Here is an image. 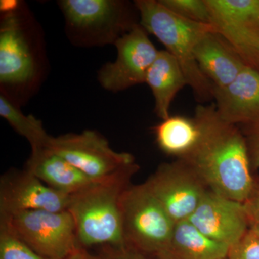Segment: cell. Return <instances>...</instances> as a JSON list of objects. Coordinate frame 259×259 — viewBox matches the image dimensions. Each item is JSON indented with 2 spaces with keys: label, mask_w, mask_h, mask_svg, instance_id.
Wrapping results in <instances>:
<instances>
[{
  "label": "cell",
  "mask_w": 259,
  "mask_h": 259,
  "mask_svg": "<svg viewBox=\"0 0 259 259\" xmlns=\"http://www.w3.org/2000/svg\"><path fill=\"white\" fill-rule=\"evenodd\" d=\"M59 6L73 42L81 46L115 44L139 23L128 3L117 0H62Z\"/></svg>",
  "instance_id": "obj_4"
},
{
  "label": "cell",
  "mask_w": 259,
  "mask_h": 259,
  "mask_svg": "<svg viewBox=\"0 0 259 259\" xmlns=\"http://www.w3.org/2000/svg\"><path fill=\"white\" fill-rule=\"evenodd\" d=\"M66 259H95V258L89 255L87 252H85L81 248H79Z\"/></svg>",
  "instance_id": "obj_27"
},
{
  "label": "cell",
  "mask_w": 259,
  "mask_h": 259,
  "mask_svg": "<svg viewBox=\"0 0 259 259\" xmlns=\"http://www.w3.org/2000/svg\"><path fill=\"white\" fill-rule=\"evenodd\" d=\"M194 117L199 128L198 141L180 160L197 174L209 190L243 203L254 176L241 130L223 120L214 103L198 105Z\"/></svg>",
  "instance_id": "obj_1"
},
{
  "label": "cell",
  "mask_w": 259,
  "mask_h": 259,
  "mask_svg": "<svg viewBox=\"0 0 259 259\" xmlns=\"http://www.w3.org/2000/svg\"><path fill=\"white\" fill-rule=\"evenodd\" d=\"M194 54L214 90L229 85L247 66L231 44L216 31L207 32L199 39Z\"/></svg>",
  "instance_id": "obj_15"
},
{
  "label": "cell",
  "mask_w": 259,
  "mask_h": 259,
  "mask_svg": "<svg viewBox=\"0 0 259 259\" xmlns=\"http://www.w3.org/2000/svg\"><path fill=\"white\" fill-rule=\"evenodd\" d=\"M70 197L51 188L26 169L9 171L0 180V217L28 210L67 211Z\"/></svg>",
  "instance_id": "obj_12"
},
{
  "label": "cell",
  "mask_w": 259,
  "mask_h": 259,
  "mask_svg": "<svg viewBox=\"0 0 259 259\" xmlns=\"http://www.w3.org/2000/svg\"><path fill=\"white\" fill-rule=\"evenodd\" d=\"M139 166L97 182L70 197L68 210L76 227L79 245L125 246L120 197Z\"/></svg>",
  "instance_id": "obj_2"
},
{
  "label": "cell",
  "mask_w": 259,
  "mask_h": 259,
  "mask_svg": "<svg viewBox=\"0 0 259 259\" xmlns=\"http://www.w3.org/2000/svg\"><path fill=\"white\" fill-rule=\"evenodd\" d=\"M228 259H259V234L250 228L236 244L230 247Z\"/></svg>",
  "instance_id": "obj_23"
},
{
  "label": "cell",
  "mask_w": 259,
  "mask_h": 259,
  "mask_svg": "<svg viewBox=\"0 0 259 259\" xmlns=\"http://www.w3.org/2000/svg\"><path fill=\"white\" fill-rule=\"evenodd\" d=\"M25 169L51 188L69 196L100 182L90 178L48 147L32 151Z\"/></svg>",
  "instance_id": "obj_16"
},
{
  "label": "cell",
  "mask_w": 259,
  "mask_h": 259,
  "mask_svg": "<svg viewBox=\"0 0 259 259\" xmlns=\"http://www.w3.org/2000/svg\"><path fill=\"white\" fill-rule=\"evenodd\" d=\"M146 83L154 97L155 112L162 120L170 115L172 102L187 79L177 59L166 50L158 51L157 57L146 75Z\"/></svg>",
  "instance_id": "obj_18"
},
{
  "label": "cell",
  "mask_w": 259,
  "mask_h": 259,
  "mask_svg": "<svg viewBox=\"0 0 259 259\" xmlns=\"http://www.w3.org/2000/svg\"><path fill=\"white\" fill-rule=\"evenodd\" d=\"M167 9L182 18L211 25L210 13L206 0H158Z\"/></svg>",
  "instance_id": "obj_21"
},
{
  "label": "cell",
  "mask_w": 259,
  "mask_h": 259,
  "mask_svg": "<svg viewBox=\"0 0 259 259\" xmlns=\"http://www.w3.org/2000/svg\"><path fill=\"white\" fill-rule=\"evenodd\" d=\"M135 6L139 15V24L148 33L154 35L180 64L187 85L200 102L214 99V87L206 77L196 61V44L207 32L215 31L208 24L191 21L167 9L156 0H137Z\"/></svg>",
  "instance_id": "obj_3"
},
{
  "label": "cell",
  "mask_w": 259,
  "mask_h": 259,
  "mask_svg": "<svg viewBox=\"0 0 259 259\" xmlns=\"http://www.w3.org/2000/svg\"><path fill=\"white\" fill-rule=\"evenodd\" d=\"M105 248L95 259H149L146 254L128 245L113 247L105 245Z\"/></svg>",
  "instance_id": "obj_25"
},
{
  "label": "cell",
  "mask_w": 259,
  "mask_h": 259,
  "mask_svg": "<svg viewBox=\"0 0 259 259\" xmlns=\"http://www.w3.org/2000/svg\"><path fill=\"white\" fill-rule=\"evenodd\" d=\"M0 83L4 87L23 88L35 82L38 62L28 23L20 3H1Z\"/></svg>",
  "instance_id": "obj_7"
},
{
  "label": "cell",
  "mask_w": 259,
  "mask_h": 259,
  "mask_svg": "<svg viewBox=\"0 0 259 259\" xmlns=\"http://www.w3.org/2000/svg\"><path fill=\"white\" fill-rule=\"evenodd\" d=\"M158 147L177 159L185 157L198 141L199 128L194 117L170 115L154 127Z\"/></svg>",
  "instance_id": "obj_19"
},
{
  "label": "cell",
  "mask_w": 259,
  "mask_h": 259,
  "mask_svg": "<svg viewBox=\"0 0 259 259\" xmlns=\"http://www.w3.org/2000/svg\"><path fill=\"white\" fill-rule=\"evenodd\" d=\"M250 228H253V229L259 234V224L252 225Z\"/></svg>",
  "instance_id": "obj_28"
},
{
  "label": "cell",
  "mask_w": 259,
  "mask_h": 259,
  "mask_svg": "<svg viewBox=\"0 0 259 259\" xmlns=\"http://www.w3.org/2000/svg\"><path fill=\"white\" fill-rule=\"evenodd\" d=\"M0 115L30 145L32 151L47 147L51 138L40 120L33 115H25L5 94L0 96Z\"/></svg>",
  "instance_id": "obj_20"
},
{
  "label": "cell",
  "mask_w": 259,
  "mask_h": 259,
  "mask_svg": "<svg viewBox=\"0 0 259 259\" xmlns=\"http://www.w3.org/2000/svg\"><path fill=\"white\" fill-rule=\"evenodd\" d=\"M230 247L204 236L189 221L175 224L169 239L155 255L157 259H223Z\"/></svg>",
  "instance_id": "obj_17"
},
{
  "label": "cell",
  "mask_w": 259,
  "mask_h": 259,
  "mask_svg": "<svg viewBox=\"0 0 259 259\" xmlns=\"http://www.w3.org/2000/svg\"><path fill=\"white\" fill-rule=\"evenodd\" d=\"M188 221L204 236L228 247L238 243L250 228L243 203L210 190Z\"/></svg>",
  "instance_id": "obj_13"
},
{
  "label": "cell",
  "mask_w": 259,
  "mask_h": 259,
  "mask_svg": "<svg viewBox=\"0 0 259 259\" xmlns=\"http://www.w3.org/2000/svg\"><path fill=\"white\" fill-rule=\"evenodd\" d=\"M47 147L95 181L139 167L132 154L115 151L93 131L51 136Z\"/></svg>",
  "instance_id": "obj_8"
},
{
  "label": "cell",
  "mask_w": 259,
  "mask_h": 259,
  "mask_svg": "<svg viewBox=\"0 0 259 259\" xmlns=\"http://www.w3.org/2000/svg\"><path fill=\"white\" fill-rule=\"evenodd\" d=\"M243 204L250 226L259 224V176L254 177L251 190Z\"/></svg>",
  "instance_id": "obj_26"
},
{
  "label": "cell",
  "mask_w": 259,
  "mask_h": 259,
  "mask_svg": "<svg viewBox=\"0 0 259 259\" xmlns=\"http://www.w3.org/2000/svg\"><path fill=\"white\" fill-rule=\"evenodd\" d=\"M144 184L175 223L188 221L209 190L180 159L162 163Z\"/></svg>",
  "instance_id": "obj_9"
},
{
  "label": "cell",
  "mask_w": 259,
  "mask_h": 259,
  "mask_svg": "<svg viewBox=\"0 0 259 259\" xmlns=\"http://www.w3.org/2000/svg\"><path fill=\"white\" fill-rule=\"evenodd\" d=\"M211 25L259 72V0H206Z\"/></svg>",
  "instance_id": "obj_10"
},
{
  "label": "cell",
  "mask_w": 259,
  "mask_h": 259,
  "mask_svg": "<svg viewBox=\"0 0 259 259\" xmlns=\"http://www.w3.org/2000/svg\"><path fill=\"white\" fill-rule=\"evenodd\" d=\"M117 58L98 72L104 89L117 93L146 82V75L158 51L140 24L120 37L115 44Z\"/></svg>",
  "instance_id": "obj_11"
},
{
  "label": "cell",
  "mask_w": 259,
  "mask_h": 259,
  "mask_svg": "<svg viewBox=\"0 0 259 259\" xmlns=\"http://www.w3.org/2000/svg\"><path fill=\"white\" fill-rule=\"evenodd\" d=\"M0 225L47 258L66 259L79 248L69 211H23L0 217Z\"/></svg>",
  "instance_id": "obj_6"
},
{
  "label": "cell",
  "mask_w": 259,
  "mask_h": 259,
  "mask_svg": "<svg viewBox=\"0 0 259 259\" xmlns=\"http://www.w3.org/2000/svg\"><path fill=\"white\" fill-rule=\"evenodd\" d=\"M216 110L228 123L243 125L259 116V72L245 66L226 88L214 90Z\"/></svg>",
  "instance_id": "obj_14"
},
{
  "label": "cell",
  "mask_w": 259,
  "mask_h": 259,
  "mask_svg": "<svg viewBox=\"0 0 259 259\" xmlns=\"http://www.w3.org/2000/svg\"><path fill=\"white\" fill-rule=\"evenodd\" d=\"M244 136L252 171L259 169V116L251 122L241 125Z\"/></svg>",
  "instance_id": "obj_24"
},
{
  "label": "cell",
  "mask_w": 259,
  "mask_h": 259,
  "mask_svg": "<svg viewBox=\"0 0 259 259\" xmlns=\"http://www.w3.org/2000/svg\"><path fill=\"white\" fill-rule=\"evenodd\" d=\"M223 259H228V258H223Z\"/></svg>",
  "instance_id": "obj_29"
},
{
  "label": "cell",
  "mask_w": 259,
  "mask_h": 259,
  "mask_svg": "<svg viewBox=\"0 0 259 259\" xmlns=\"http://www.w3.org/2000/svg\"><path fill=\"white\" fill-rule=\"evenodd\" d=\"M120 207L126 245L144 254H157L176 223L146 185L127 187L121 195Z\"/></svg>",
  "instance_id": "obj_5"
},
{
  "label": "cell",
  "mask_w": 259,
  "mask_h": 259,
  "mask_svg": "<svg viewBox=\"0 0 259 259\" xmlns=\"http://www.w3.org/2000/svg\"><path fill=\"white\" fill-rule=\"evenodd\" d=\"M0 259H49L37 254L30 247L0 225Z\"/></svg>",
  "instance_id": "obj_22"
}]
</instances>
